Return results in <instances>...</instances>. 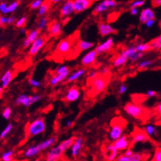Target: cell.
Masks as SVG:
<instances>
[{
	"mask_svg": "<svg viewBox=\"0 0 161 161\" xmlns=\"http://www.w3.org/2000/svg\"><path fill=\"white\" fill-rule=\"evenodd\" d=\"M149 43L151 45L152 49H155V50L161 49V35L159 36H158V37L155 38L154 40H151Z\"/></svg>",
	"mask_w": 161,
	"mask_h": 161,
	"instance_id": "obj_33",
	"label": "cell"
},
{
	"mask_svg": "<svg viewBox=\"0 0 161 161\" xmlns=\"http://www.w3.org/2000/svg\"><path fill=\"white\" fill-rule=\"evenodd\" d=\"M45 123L44 118H40L35 119L30 123L26 127V136L30 138V137L42 133L45 130Z\"/></svg>",
	"mask_w": 161,
	"mask_h": 161,
	"instance_id": "obj_4",
	"label": "cell"
},
{
	"mask_svg": "<svg viewBox=\"0 0 161 161\" xmlns=\"http://www.w3.org/2000/svg\"><path fill=\"white\" fill-rule=\"evenodd\" d=\"M47 24H48V19L46 18H43L42 17V18L39 22V24H38V29L40 30H43L44 28L47 26Z\"/></svg>",
	"mask_w": 161,
	"mask_h": 161,
	"instance_id": "obj_40",
	"label": "cell"
},
{
	"mask_svg": "<svg viewBox=\"0 0 161 161\" xmlns=\"http://www.w3.org/2000/svg\"><path fill=\"white\" fill-rule=\"evenodd\" d=\"M130 13H131L132 15L136 16L137 13H138V10H137V8H132L131 10H130Z\"/></svg>",
	"mask_w": 161,
	"mask_h": 161,
	"instance_id": "obj_55",
	"label": "cell"
},
{
	"mask_svg": "<svg viewBox=\"0 0 161 161\" xmlns=\"http://www.w3.org/2000/svg\"><path fill=\"white\" fill-rule=\"evenodd\" d=\"M116 5H117V2L115 0H104L103 2H101L99 5L96 6L93 11V14L94 15H98L100 13H104L106 10H108V8L115 7Z\"/></svg>",
	"mask_w": 161,
	"mask_h": 161,
	"instance_id": "obj_9",
	"label": "cell"
},
{
	"mask_svg": "<svg viewBox=\"0 0 161 161\" xmlns=\"http://www.w3.org/2000/svg\"><path fill=\"white\" fill-rule=\"evenodd\" d=\"M40 151H40L38 146H31V147H29L26 150V151L24 152V155L26 158H31V157H34L36 155H38L40 153Z\"/></svg>",
	"mask_w": 161,
	"mask_h": 161,
	"instance_id": "obj_28",
	"label": "cell"
},
{
	"mask_svg": "<svg viewBox=\"0 0 161 161\" xmlns=\"http://www.w3.org/2000/svg\"><path fill=\"white\" fill-rule=\"evenodd\" d=\"M8 18H6V17H4V16H2V17L0 18V25H1V26L8 25Z\"/></svg>",
	"mask_w": 161,
	"mask_h": 161,
	"instance_id": "obj_49",
	"label": "cell"
},
{
	"mask_svg": "<svg viewBox=\"0 0 161 161\" xmlns=\"http://www.w3.org/2000/svg\"><path fill=\"white\" fill-rule=\"evenodd\" d=\"M56 141H57V137H54V136H53V137H50V138H49L48 140H46V141L41 142V143L37 145V146H39L40 151H44V150L48 149L49 147L53 146V144L56 142Z\"/></svg>",
	"mask_w": 161,
	"mask_h": 161,
	"instance_id": "obj_29",
	"label": "cell"
},
{
	"mask_svg": "<svg viewBox=\"0 0 161 161\" xmlns=\"http://www.w3.org/2000/svg\"><path fill=\"white\" fill-rule=\"evenodd\" d=\"M151 19H155V13L151 8H145L141 11V15H140L141 22L145 23Z\"/></svg>",
	"mask_w": 161,
	"mask_h": 161,
	"instance_id": "obj_23",
	"label": "cell"
},
{
	"mask_svg": "<svg viewBox=\"0 0 161 161\" xmlns=\"http://www.w3.org/2000/svg\"><path fill=\"white\" fill-rule=\"evenodd\" d=\"M113 146H115L118 151H122L126 150L128 147H130L131 145V141H129L127 136H122L120 138L113 141Z\"/></svg>",
	"mask_w": 161,
	"mask_h": 161,
	"instance_id": "obj_15",
	"label": "cell"
},
{
	"mask_svg": "<svg viewBox=\"0 0 161 161\" xmlns=\"http://www.w3.org/2000/svg\"><path fill=\"white\" fill-rule=\"evenodd\" d=\"M50 1L49 0H45L44 1V3H42V5L40 6L39 8V12H38V15L40 17H42L43 15H45L48 10L49 9V6H50Z\"/></svg>",
	"mask_w": 161,
	"mask_h": 161,
	"instance_id": "obj_31",
	"label": "cell"
},
{
	"mask_svg": "<svg viewBox=\"0 0 161 161\" xmlns=\"http://www.w3.org/2000/svg\"><path fill=\"white\" fill-rule=\"evenodd\" d=\"M159 26H160V28H161V22H160V23H159Z\"/></svg>",
	"mask_w": 161,
	"mask_h": 161,
	"instance_id": "obj_62",
	"label": "cell"
},
{
	"mask_svg": "<svg viewBox=\"0 0 161 161\" xmlns=\"http://www.w3.org/2000/svg\"><path fill=\"white\" fill-rule=\"evenodd\" d=\"M131 145L130 147L133 146L136 143H144V142H147L150 140V136H149L147 132L145 129H141L138 128H135L134 131L131 134Z\"/></svg>",
	"mask_w": 161,
	"mask_h": 161,
	"instance_id": "obj_7",
	"label": "cell"
},
{
	"mask_svg": "<svg viewBox=\"0 0 161 161\" xmlns=\"http://www.w3.org/2000/svg\"><path fill=\"white\" fill-rule=\"evenodd\" d=\"M126 120L122 117H115L112 119L110 123V131L108 137L111 141H115L123 136V132L127 126Z\"/></svg>",
	"mask_w": 161,
	"mask_h": 161,
	"instance_id": "obj_2",
	"label": "cell"
},
{
	"mask_svg": "<svg viewBox=\"0 0 161 161\" xmlns=\"http://www.w3.org/2000/svg\"><path fill=\"white\" fill-rule=\"evenodd\" d=\"M154 111H155V114H157L159 117H160L161 118V102H159V103L155 106Z\"/></svg>",
	"mask_w": 161,
	"mask_h": 161,
	"instance_id": "obj_47",
	"label": "cell"
},
{
	"mask_svg": "<svg viewBox=\"0 0 161 161\" xmlns=\"http://www.w3.org/2000/svg\"><path fill=\"white\" fill-rule=\"evenodd\" d=\"M14 22H15V18H14V17H9V18H8V25H11V24H13Z\"/></svg>",
	"mask_w": 161,
	"mask_h": 161,
	"instance_id": "obj_57",
	"label": "cell"
},
{
	"mask_svg": "<svg viewBox=\"0 0 161 161\" xmlns=\"http://www.w3.org/2000/svg\"><path fill=\"white\" fill-rule=\"evenodd\" d=\"M152 64H153V62H152V61L145 60V61H143V62H141V63H139L138 68H140V69H143V68H148V67L151 66Z\"/></svg>",
	"mask_w": 161,
	"mask_h": 161,
	"instance_id": "obj_43",
	"label": "cell"
},
{
	"mask_svg": "<svg viewBox=\"0 0 161 161\" xmlns=\"http://www.w3.org/2000/svg\"><path fill=\"white\" fill-rule=\"evenodd\" d=\"M64 151L61 149L59 146L53 147L49 151L47 156H46V160L47 161H56L60 159L63 157Z\"/></svg>",
	"mask_w": 161,
	"mask_h": 161,
	"instance_id": "obj_12",
	"label": "cell"
},
{
	"mask_svg": "<svg viewBox=\"0 0 161 161\" xmlns=\"http://www.w3.org/2000/svg\"><path fill=\"white\" fill-rule=\"evenodd\" d=\"M12 128H13V125L12 124H8V126L6 127L5 128L3 129V132H1V135H0V139L1 140H3V138H5V136L8 135L9 132H11V130H12Z\"/></svg>",
	"mask_w": 161,
	"mask_h": 161,
	"instance_id": "obj_37",
	"label": "cell"
},
{
	"mask_svg": "<svg viewBox=\"0 0 161 161\" xmlns=\"http://www.w3.org/2000/svg\"><path fill=\"white\" fill-rule=\"evenodd\" d=\"M97 55H98V53L96 52V49L90 51L81 59V65L84 67H89V66L92 65L96 62Z\"/></svg>",
	"mask_w": 161,
	"mask_h": 161,
	"instance_id": "obj_16",
	"label": "cell"
},
{
	"mask_svg": "<svg viewBox=\"0 0 161 161\" xmlns=\"http://www.w3.org/2000/svg\"><path fill=\"white\" fill-rule=\"evenodd\" d=\"M76 139H77V137H75V136H72V137H70V138H68L67 139V140H65V141H62L58 146H60L61 149L65 152V151H68L70 147H72L73 144L74 143V141H76Z\"/></svg>",
	"mask_w": 161,
	"mask_h": 161,
	"instance_id": "obj_30",
	"label": "cell"
},
{
	"mask_svg": "<svg viewBox=\"0 0 161 161\" xmlns=\"http://www.w3.org/2000/svg\"><path fill=\"white\" fill-rule=\"evenodd\" d=\"M43 3L44 0H34L32 3H30V9H37V8H40V7L42 5Z\"/></svg>",
	"mask_w": 161,
	"mask_h": 161,
	"instance_id": "obj_38",
	"label": "cell"
},
{
	"mask_svg": "<svg viewBox=\"0 0 161 161\" xmlns=\"http://www.w3.org/2000/svg\"><path fill=\"white\" fill-rule=\"evenodd\" d=\"M73 36H74V35L70 36V37L66 38L58 44L55 51H54V53H55L54 55H55L56 58L58 57V58H62L63 56H65L69 53H72L73 45V43H74V40L73 39Z\"/></svg>",
	"mask_w": 161,
	"mask_h": 161,
	"instance_id": "obj_5",
	"label": "cell"
},
{
	"mask_svg": "<svg viewBox=\"0 0 161 161\" xmlns=\"http://www.w3.org/2000/svg\"><path fill=\"white\" fill-rule=\"evenodd\" d=\"M74 12V0H68L61 8V18H68Z\"/></svg>",
	"mask_w": 161,
	"mask_h": 161,
	"instance_id": "obj_14",
	"label": "cell"
},
{
	"mask_svg": "<svg viewBox=\"0 0 161 161\" xmlns=\"http://www.w3.org/2000/svg\"><path fill=\"white\" fill-rule=\"evenodd\" d=\"M93 46L94 44L92 42H87L85 40H79L77 44V46H76V49L78 52V53H80V52H81V51L90 49Z\"/></svg>",
	"mask_w": 161,
	"mask_h": 161,
	"instance_id": "obj_26",
	"label": "cell"
},
{
	"mask_svg": "<svg viewBox=\"0 0 161 161\" xmlns=\"http://www.w3.org/2000/svg\"><path fill=\"white\" fill-rule=\"evenodd\" d=\"M40 96H28L26 95H21L20 96H18V98L17 99V104H23L26 107H29L32 104L37 102L40 100Z\"/></svg>",
	"mask_w": 161,
	"mask_h": 161,
	"instance_id": "obj_10",
	"label": "cell"
},
{
	"mask_svg": "<svg viewBox=\"0 0 161 161\" xmlns=\"http://www.w3.org/2000/svg\"><path fill=\"white\" fill-rule=\"evenodd\" d=\"M133 153H134V152L132 151L131 149H128V150H127V151L124 152V155H127V156H130V155H132Z\"/></svg>",
	"mask_w": 161,
	"mask_h": 161,
	"instance_id": "obj_56",
	"label": "cell"
},
{
	"mask_svg": "<svg viewBox=\"0 0 161 161\" xmlns=\"http://www.w3.org/2000/svg\"><path fill=\"white\" fill-rule=\"evenodd\" d=\"M13 151H8L5 153H3L2 155V160L3 161H11L13 160Z\"/></svg>",
	"mask_w": 161,
	"mask_h": 161,
	"instance_id": "obj_36",
	"label": "cell"
},
{
	"mask_svg": "<svg viewBox=\"0 0 161 161\" xmlns=\"http://www.w3.org/2000/svg\"><path fill=\"white\" fill-rule=\"evenodd\" d=\"M143 54H144V53H142V52H136L135 54H133V55L132 56V57L129 58V60L132 61V62L137 61L138 59H140V58H141L142 57H143Z\"/></svg>",
	"mask_w": 161,
	"mask_h": 161,
	"instance_id": "obj_44",
	"label": "cell"
},
{
	"mask_svg": "<svg viewBox=\"0 0 161 161\" xmlns=\"http://www.w3.org/2000/svg\"><path fill=\"white\" fill-rule=\"evenodd\" d=\"M154 24H155V19H151V20H148L145 22V25L148 28H151Z\"/></svg>",
	"mask_w": 161,
	"mask_h": 161,
	"instance_id": "obj_53",
	"label": "cell"
},
{
	"mask_svg": "<svg viewBox=\"0 0 161 161\" xmlns=\"http://www.w3.org/2000/svg\"><path fill=\"white\" fill-rule=\"evenodd\" d=\"M3 0H1V2H3Z\"/></svg>",
	"mask_w": 161,
	"mask_h": 161,
	"instance_id": "obj_63",
	"label": "cell"
},
{
	"mask_svg": "<svg viewBox=\"0 0 161 161\" xmlns=\"http://www.w3.org/2000/svg\"><path fill=\"white\" fill-rule=\"evenodd\" d=\"M128 56L124 53V52H122V53L119 54L118 56H117L113 61V65L115 66V67H121V66H124L125 63H127V61H128Z\"/></svg>",
	"mask_w": 161,
	"mask_h": 161,
	"instance_id": "obj_27",
	"label": "cell"
},
{
	"mask_svg": "<svg viewBox=\"0 0 161 161\" xmlns=\"http://www.w3.org/2000/svg\"><path fill=\"white\" fill-rule=\"evenodd\" d=\"M7 8H8V5H7V3L2 2V3H1V4H0V11H1V13H4L5 10L7 9Z\"/></svg>",
	"mask_w": 161,
	"mask_h": 161,
	"instance_id": "obj_52",
	"label": "cell"
},
{
	"mask_svg": "<svg viewBox=\"0 0 161 161\" xmlns=\"http://www.w3.org/2000/svg\"><path fill=\"white\" fill-rule=\"evenodd\" d=\"M94 0H74V11L75 13H81L90 8Z\"/></svg>",
	"mask_w": 161,
	"mask_h": 161,
	"instance_id": "obj_13",
	"label": "cell"
},
{
	"mask_svg": "<svg viewBox=\"0 0 161 161\" xmlns=\"http://www.w3.org/2000/svg\"><path fill=\"white\" fill-rule=\"evenodd\" d=\"M113 40L112 38H108V40H106L105 42L99 45L96 48V52L98 53H104L108 52L113 48Z\"/></svg>",
	"mask_w": 161,
	"mask_h": 161,
	"instance_id": "obj_20",
	"label": "cell"
},
{
	"mask_svg": "<svg viewBox=\"0 0 161 161\" xmlns=\"http://www.w3.org/2000/svg\"><path fill=\"white\" fill-rule=\"evenodd\" d=\"M152 160L161 161V147H157V148L155 149Z\"/></svg>",
	"mask_w": 161,
	"mask_h": 161,
	"instance_id": "obj_39",
	"label": "cell"
},
{
	"mask_svg": "<svg viewBox=\"0 0 161 161\" xmlns=\"http://www.w3.org/2000/svg\"><path fill=\"white\" fill-rule=\"evenodd\" d=\"M69 74V68L67 66H60L59 68L55 71V74L52 76V77L49 79V84L51 86H56L61 81H63L64 79Z\"/></svg>",
	"mask_w": 161,
	"mask_h": 161,
	"instance_id": "obj_6",
	"label": "cell"
},
{
	"mask_svg": "<svg viewBox=\"0 0 161 161\" xmlns=\"http://www.w3.org/2000/svg\"><path fill=\"white\" fill-rule=\"evenodd\" d=\"M156 96H157V93L155 91H148L146 92V96L149 98H152V97H155Z\"/></svg>",
	"mask_w": 161,
	"mask_h": 161,
	"instance_id": "obj_51",
	"label": "cell"
},
{
	"mask_svg": "<svg viewBox=\"0 0 161 161\" xmlns=\"http://www.w3.org/2000/svg\"><path fill=\"white\" fill-rule=\"evenodd\" d=\"M99 33L101 36H106L110 34H116L118 32L117 30L105 22H100L98 26Z\"/></svg>",
	"mask_w": 161,
	"mask_h": 161,
	"instance_id": "obj_18",
	"label": "cell"
},
{
	"mask_svg": "<svg viewBox=\"0 0 161 161\" xmlns=\"http://www.w3.org/2000/svg\"><path fill=\"white\" fill-rule=\"evenodd\" d=\"M18 5H19V2H18V1H14L13 3L8 5V8H7V9H6L3 14H8V13H13V12L18 8Z\"/></svg>",
	"mask_w": 161,
	"mask_h": 161,
	"instance_id": "obj_35",
	"label": "cell"
},
{
	"mask_svg": "<svg viewBox=\"0 0 161 161\" xmlns=\"http://www.w3.org/2000/svg\"><path fill=\"white\" fill-rule=\"evenodd\" d=\"M146 2V0H135L130 5V8H140L141 6L144 5V3Z\"/></svg>",
	"mask_w": 161,
	"mask_h": 161,
	"instance_id": "obj_41",
	"label": "cell"
},
{
	"mask_svg": "<svg viewBox=\"0 0 161 161\" xmlns=\"http://www.w3.org/2000/svg\"><path fill=\"white\" fill-rule=\"evenodd\" d=\"M46 40H47L46 36H40V37H38L37 39L31 44V45H30V50H29L30 55H35V54L39 52V50H40V49L43 47L44 45L45 44Z\"/></svg>",
	"mask_w": 161,
	"mask_h": 161,
	"instance_id": "obj_11",
	"label": "cell"
},
{
	"mask_svg": "<svg viewBox=\"0 0 161 161\" xmlns=\"http://www.w3.org/2000/svg\"><path fill=\"white\" fill-rule=\"evenodd\" d=\"M48 30L51 36H58L61 34V24L56 21H53L49 25Z\"/></svg>",
	"mask_w": 161,
	"mask_h": 161,
	"instance_id": "obj_24",
	"label": "cell"
},
{
	"mask_svg": "<svg viewBox=\"0 0 161 161\" xmlns=\"http://www.w3.org/2000/svg\"><path fill=\"white\" fill-rule=\"evenodd\" d=\"M79 96H80V90L77 86H73L68 90V93L66 94L64 100L67 102H74L79 98Z\"/></svg>",
	"mask_w": 161,
	"mask_h": 161,
	"instance_id": "obj_17",
	"label": "cell"
},
{
	"mask_svg": "<svg viewBox=\"0 0 161 161\" xmlns=\"http://www.w3.org/2000/svg\"><path fill=\"white\" fill-rule=\"evenodd\" d=\"M13 77H14V73L12 72L11 70L7 71L3 76L1 78V81H2V86L3 89H5L8 87V86L9 85V83L11 82V80H13Z\"/></svg>",
	"mask_w": 161,
	"mask_h": 161,
	"instance_id": "obj_25",
	"label": "cell"
},
{
	"mask_svg": "<svg viewBox=\"0 0 161 161\" xmlns=\"http://www.w3.org/2000/svg\"><path fill=\"white\" fill-rule=\"evenodd\" d=\"M81 146H82V138L78 137V138L76 139V141H74V143L73 144V146L71 147V155L73 158L77 157V155L80 153Z\"/></svg>",
	"mask_w": 161,
	"mask_h": 161,
	"instance_id": "obj_22",
	"label": "cell"
},
{
	"mask_svg": "<svg viewBox=\"0 0 161 161\" xmlns=\"http://www.w3.org/2000/svg\"><path fill=\"white\" fill-rule=\"evenodd\" d=\"M145 130H146V132L150 136H153L154 134H155V128L153 125H147V126L145 128Z\"/></svg>",
	"mask_w": 161,
	"mask_h": 161,
	"instance_id": "obj_42",
	"label": "cell"
},
{
	"mask_svg": "<svg viewBox=\"0 0 161 161\" xmlns=\"http://www.w3.org/2000/svg\"><path fill=\"white\" fill-rule=\"evenodd\" d=\"M29 83L32 86H34V87H40V85H41L40 82H39L38 80H35V79H33V78H30L29 79Z\"/></svg>",
	"mask_w": 161,
	"mask_h": 161,
	"instance_id": "obj_48",
	"label": "cell"
},
{
	"mask_svg": "<svg viewBox=\"0 0 161 161\" xmlns=\"http://www.w3.org/2000/svg\"><path fill=\"white\" fill-rule=\"evenodd\" d=\"M110 77V73H107V74H101L100 73L99 75L94 79H91V80L87 79V86H89V96H95L101 93L109 83Z\"/></svg>",
	"mask_w": 161,
	"mask_h": 161,
	"instance_id": "obj_1",
	"label": "cell"
},
{
	"mask_svg": "<svg viewBox=\"0 0 161 161\" xmlns=\"http://www.w3.org/2000/svg\"><path fill=\"white\" fill-rule=\"evenodd\" d=\"M103 157L106 160H114L117 158L118 155V150L115 146H113V144L111 145H107L104 146L101 149Z\"/></svg>",
	"mask_w": 161,
	"mask_h": 161,
	"instance_id": "obj_8",
	"label": "cell"
},
{
	"mask_svg": "<svg viewBox=\"0 0 161 161\" xmlns=\"http://www.w3.org/2000/svg\"><path fill=\"white\" fill-rule=\"evenodd\" d=\"M126 91L127 86H125V85H122V86H120V88H119V94H120V95H123V94H124L126 92Z\"/></svg>",
	"mask_w": 161,
	"mask_h": 161,
	"instance_id": "obj_54",
	"label": "cell"
},
{
	"mask_svg": "<svg viewBox=\"0 0 161 161\" xmlns=\"http://www.w3.org/2000/svg\"><path fill=\"white\" fill-rule=\"evenodd\" d=\"M26 22V17H22V18H21L19 20L17 21L16 26H17V27H23V26H25Z\"/></svg>",
	"mask_w": 161,
	"mask_h": 161,
	"instance_id": "obj_46",
	"label": "cell"
},
{
	"mask_svg": "<svg viewBox=\"0 0 161 161\" xmlns=\"http://www.w3.org/2000/svg\"><path fill=\"white\" fill-rule=\"evenodd\" d=\"M11 113H12V109H11V108H9V107H7V108H5L4 109H3V117L5 118V119L8 120L11 117Z\"/></svg>",
	"mask_w": 161,
	"mask_h": 161,
	"instance_id": "obj_45",
	"label": "cell"
},
{
	"mask_svg": "<svg viewBox=\"0 0 161 161\" xmlns=\"http://www.w3.org/2000/svg\"><path fill=\"white\" fill-rule=\"evenodd\" d=\"M51 3H59L60 1H63V0H49Z\"/></svg>",
	"mask_w": 161,
	"mask_h": 161,
	"instance_id": "obj_58",
	"label": "cell"
},
{
	"mask_svg": "<svg viewBox=\"0 0 161 161\" xmlns=\"http://www.w3.org/2000/svg\"><path fill=\"white\" fill-rule=\"evenodd\" d=\"M151 4L154 8H158L161 6V0H152L151 1Z\"/></svg>",
	"mask_w": 161,
	"mask_h": 161,
	"instance_id": "obj_50",
	"label": "cell"
},
{
	"mask_svg": "<svg viewBox=\"0 0 161 161\" xmlns=\"http://www.w3.org/2000/svg\"><path fill=\"white\" fill-rule=\"evenodd\" d=\"M21 32L22 33H26V30L24 29V28L22 27V30H21Z\"/></svg>",
	"mask_w": 161,
	"mask_h": 161,
	"instance_id": "obj_60",
	"label": "cell"
},
{
	"mask_svg": "<svg viewBox=\"0 0 161 161\" xmlns=\"http://www.w3.org/2000/svg\"><path fill=\"white\" fill-rule=\"evenodd\" d=\"M124 111L129 116L138 120H146L148 118V110L136 103H128L124 108Z\"/></svg>",
	"mask_w": 161,
	"mask_h": 161,
	"instance_id": "obj_3",
	"label": "cell"
},
{
	"mask_svg": "<svg viewBox=\"0 0 161 161\" xmlns=\"http://www.w3.org/2000/svg\"><path fill=\"white\" fill-rule=\"evenodd\" d=\"M159 124V126L161 127V120L159 121V123H158V124Z\"/></svg>",
	"mask_w": 161,
	"mask_h": 161,
	"instance_id": "obj_61",
	"label": "cell"
},
{
	"mask_svg": "<svg viewBox=\"0 0 161 161\" xmlns=\"http://www.w3.org/2000/svg\"><path fill=\"white\" fill-rule=\"evenodd\" d=\"M72 124H73V122L72 121H68V123H67V127H70Z\"/></svg>",
	"mask_w": 161,
	"mask_h": 161,
	"instance_id": "obj_59",
	"label": "cell"
},
{
	"mask_svg": "<svg viewBox=\"0 0 161 161\" xmlns=\"http://www.w3.org/2000/svg\"><path fill=\"white\" fill-rule=\"evenodd\" d=\"M39 34H40V30H39V29L31 30V31L28 34L27 37L26 38L25 41H24V43H23V47H24V48H27L29 45H31V44L38 38Z\"/></svg>",
	"mask_w": 161,
	"mask_h": 161,
	"instance_id": "obj_21",
	"label": "cell"
},
{
	"mask_svg": "<svg viewBox=\"0 0 161 161\" xmlns=\"http://www.w3.org/2000/svg\"><path fill=\"white\" fill-rule=\"evenodd\" d=\"M86 70L85 69H80V70H77L74 72V73L72 74V75L68 78V82H72V81H74V80H77L78 78L80 77L81 76L83 75L84 73H85Z\"/></svg>",
	"mask_w": 161,
	"mask_h": 161,
	"instance_id": "obj_32",
	"label": "cell"
},
{
	"mask_svg": "<svg viewBox=\"0 0 161 161\" xmlns=\"http://www.w3.org/2000/svg\"><path fill=\"white\" fill-rule=\"evenodd\" d=\"M136 48L137 52H142V53H145L146 51L153 50V49H152L151 45H150V43L140 44V45L136 46Z\"/></svg>",
	"mask_w": 161,
	"mask_h": 161,
	"instance_id": "obj_34",
	"label": "cell"
},
{
	"mask_svg": "<svg viewBox=\"0 0 161 161\" xmlns=\"http://www.w3.org/2000/svg\"><path fill=\"white\" fill-rule=\"evenodd\" d=\"M146 159V156H144V155L138 153H133L132 155L127 156L124 155L118 156L116 158V160L118 161H141L145 160Z\"/></svg>",
	"mask_w": 161,
	"mask_h": 161,
	"instance_id": "obj_19",
	"label": "cell"
}]
</instances>
